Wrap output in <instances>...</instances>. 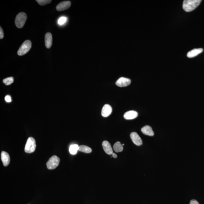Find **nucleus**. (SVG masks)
I'll list each match as a JSON object with an SVG mask.
<instances>
[{
    "instance_id": "obj_4",
    "label": "nucleus",
    "mask_w": 204,
    "mask_h": 204,
    "mask_svg": "<svg viewBox=\"0 0 204 204\" xmlns=\"http://www.w3.org/2000/svg\"><path fill=\"white\" fill-rule=\"evenodd\" d=\"M36 148L35 140L34 138L30 137L28 139L26 142L25 151L27 153H32L34 152Z\"/></svg>"
},
{
    "instance_id": "obj_19",
    "label": "nucleus",
    "mask_w": 204,
    "mask_h": 204,
    "mask_svg": "<svg viewBox=\"0 0 204 204\" xmlns=\"http://www.w3.org/2000/svg\"><path fill=\"white\" fill-rule=\"evenodd\" d=\"M14 82V78L13 77H8L4 79L3 80V82L6 85H10L12 84Z\"/></svg>"
},
{
    "instance_id": "obj_20",
    "label": "nucleus",
    "mask_w": 204,
    "mask_h": 204,
    "mask_svg": "<svg viewBox=\"0 0 204 204\" xmlns=\"http://www.w3.org/2000/svg\"><path fill=\"white\" fill-rule=\"evenodd\" d=\"M36 2L41 6H44L50 3L52 1L51 0H36Z\"/></svg>"
},
{
    "instance_id": "obj_25",
    "label": "nucleus",
    "mask_w": 204,
    "mask_h": 204,
    "mask_svg": "<svg viewBox=\"0 0 204 204\" xmlns=\"http://www.w3.org/2000/svg\"><path fill=\"white\" fill-rule=\"evenodd\" d=\"M112 157H113L114 158H116L117 157V155L116 154H115L114 153H112Z\"/></svg>"
},
{
    "instance_id": "obj_16",
    "label": "nucleus",
    "mask_w": 204,
    "mask_h": 204,
    "mask_svg": "<svg viewBox=\"0 0 204 204\" xmlns=\"http://www.w3.org/2000/svg\"><path fill=\"white\" fill-rule=\"evenodd\" d=\"M113 149L116 152H121L123 150V146L121 144V142L118 141L115 143L113 146Z\"/></svg>"
},
{
    "instance_id": "obj_21",
    "label": "nucleus",
    "mask_w": 204,
    "mask_h": 204,
    "mask_svg": "<svg viewBox=\"0 0 204 204\" xmlns=\"http://www.w3.org/2000/svg\"><path fill=\"white\" fill-rule=\"evenodd\" d=\"M67 18L65 17H61L59 19L58 23L59 24L62 25L66 22Z\"/></svg>"
},
{
    "instance_id": "obj_23",
    "label": "nucleus",
    "mask_w": 204,
    "mask_h": 204,
    "mask_svg": "<svg viewBox=\"0 0 204 204\" xmlns=\"http://www.w3.org/2000/svg\"><path fill=\"white\" fill-rule=\"evenodd\" d=\"M5 99V101L8 102V103H9V102L11 101V97L10 95H7L6 96Z\"/></svg>"
},
{
    "instance_id": "obj_8",
    "label": "nucleus",
    "mask_w": 204,
    "mask_h": 204,
    "mask_svg": "<svg viewBox=\"0 0 204 204\" xmlns=\"http://www.w3.org/2000/svg\"><path fill=\"white\" fill-rule=\"evenodd\" d=\"M130 137L131 140H132L133 142L135 144V145L140 146L142 145V140L141 139L140 137L138 134L137 133L135 132H133L131 133L130 135Z\"/></svg>"
},
{
    "instance_id": "obj_3",
    "label": "nucleus",
    "mask_w": 204,
    "mask_h": 204,
    "mask_svg": "<svg viewBox=\"0 0 204 204\" xmlns=\"http://www.w3.org/2000/svg\"><path fill=\"white\" fill-rule=\"evenodd\" d=\"M32 46V42L30 40H28L25 41L19 48L17 54L20 56L26 54L30 51Z\"/></svg>"
},
{
    "instance_id": "obj_10",
    "label": "nucleus",
    "mask_w": 204,
    "mask_h": 204,
    "mask_svg": "<svg viewBox=\"0 0 204 204\" xmlns=\"http://www.w3.org/2000/svg\"><path fill=\"white\" fill-rule=\"evenodd\" d=\"M1 160L3 164L5 166H7L10 163V157L8 153L5 151H2L1 154Z\"/></svg>"
},
{
    "instance_id": "obj_17",
    "label": "nucleus",
    "mask_w": 204,
    "mask_h": 204,
    "mask_svg": "<svg viewBox=\"0 0 204 204\" xmlns=\"http://www.w3.org/2000/svg\"><path fill=\"white\" fill-rule=\"evenodd\" d=\"M79 151L86 153H90L92 152L91 148L86 146L81 145L79 147Z\"/></svg>"
},
{
    "instance_id": "obj_12",
    "label": "nucleus",
    "mask_w": 204,
    "mask_h": 204,
    "mask_svg": "<svg viewBox=\"0 0 204 204\" xmlns=\"http://www.w3.org/2000/svg\"><path fill=\"white\" fill-rule=\"evenodd\" d=\"M138 116L137 112L134 110L129 111L126 112L124 115V117L127 120H130L135 118Z\"/></svg>"
},
{
    "instance_id": "obj_24",
    "label": "nucleus",
    "mask_w": 204,
    "mask_h": 204,
    "mask_svg": "<svg viewBox=\"0 0 204 204\" xmlns=\"http://www.w3.org/2000/svg\"><path fill=\"white\" fill-rule=\"evenodd\" d=\"M190 204H199V203L197 201L195 200H192L190 201Z\"/></svg>"
},
{
    "instance_id": "obj_15",
    "label": "nucleus",
    "mask_w": 204,
    "mask_h": 204,
    "mask_svg": "<svg viewBox=\"0 0 204 204\" xmlns=\"http://www.w3.org/2000/svg\"><path fill=\"white\" fill-rule=\"evenodd\" d=\"M141 132L144 134L148 136H153L154 135V132L151 126H146L143 127L141 129Z\"/></svg>"
},
{
    "instance_id": "obj_6",
    "label": "nucleus",
    "mask_w": 204,
    "mask_h": 204,
    "mask_svg": "<svg viewBox=\"0 0 204 204\" xmlns=\"http://www.w3.org/2000/svg\"><path fill=\"white\" fill-rule=\"evenodd\" d=\"M131 83V80L130 79L121 77L116 81V84L119 87H125L129 86Z\"/></svg>"
},
{
    "instance_id": "obj_1",
    "label": "nucleus",
    "mask_w": 204,
    "mask_h": 204,
    "mask_svg": "<svg viewBox=\"0 0 204 204\" xmlns=\"http://www.w3.org/2000/svg\"><path fill=\"white\" fill-rule=\"evenodd\" d=\"M201 2V0H185L183 2V10L186 12L193 11L199 6Z\"/></svg>"
},
{
    "instance_id": "obj_9",
    "label": "nucleus",
    "mask_w": 204,
    "mask_h": 204,
    "mask_svg": "<svg viewBox=\"0 0 204 204\" xmlns=\"http://www.w3.org/2000/svg\"><path fill=\"white\" fill-rule=\"evenodd\" d=\"M112 110V108L110 105L108 104L104 105L102 110V116L104 117H108L111 114Z\"/></svg>"
},
{
    "instance_id": "obj_14",
    "label": "nucleus",
    "mask_w": 204,
    "mask_h": 204,
    "mask_svg": "<svg viewBox=\"0 0 204 204\" xmlns=\"http://www.w3.org/2000/svg\"><path fill=\"white\" fill-rule=\"evenodd\" d=\"M203 49L202 48L196 49L192 50L187 53V56L188 58H192L197 56L198 55L202 53L203 52Z\"/></svg>"
},
{
    "instance_id": "obj_7",
    "label": "nucleus",
    "mask_w": 204,
    "mask_h": 204,
    "mask_svg": "<svg viewBox=\"0 0 204 204\" xmlns=\"http://www.w3.org/2000/svg\"><path fill=\"white\" fill-rule=\"evenodd\" d=\"M71 3L70 1H64L60 3L56 7L57 11H64L69 8L70 7Z\"/></svg>"
},
{
    "instance_id": "obj_26",
    "label": "nucleus",
    "mask_w": 204,
    "mask_h": 204,
    "mask_svg": "<svg viewBox=\"0 0 204 204\" xmlns=\"http://www.w3.org/2000/svg\"><path fill=\"white\" fill-rule=\"evenodd\" d=\"M122 146H124V144H123V145H122Z\"/></svg>"
},
{
    "instance_id": "obj_22",
    "label": "nucleus",
    "mask_w": 204,
    "mask_h": 204,
    "mask_svg": "<svg viewBox=\"0 0 204 204\" xmlns=\"http://www.w3.org/2000/svg\"><path fill=\"white\" fill-rule=\"evenodd\" d=\"M0 39H2L4 37V31L2 27H0Z\"/></svg>"
},
{
    "instance_id": "obj_5",
    "label": "nucleus",
    "mask_w": 204,
    "mask_h": 204,
    "mask_svg": "<svg viewBox=\"0 0 204 204\" xmlns=\"http://www.w3.org/2000/svg\"><path fill=\"white\" fill-rule=\"evenodd\" d=\"M60 159L56 155H54L49 159L46 163V166L50 170H54L59 165Z\"/></svg>"
},
{
    "instance_id": "obj_18",
    "label": "nucleus",
    "mask_w": 204,
    "mask_h": 204,
    "mask_svg": "<svg viewBox=\"0 0 204 204\" xmlns=\"http://www.w3.org/2000/svg\"><path fill=\"white\" fill-rule=\"evenodd\" d=\"M79 146L77 145H73L69 148V152L72 155H75L79 150Z\"/></svg>"
},
{
    "instance_id": "obj_11",
    "label": "nucleus",
    "mask_w": 204,
    "mask_h": 204,
    "mask_svg": "<svg viewBox=\"0 0 204 204\" xmlns=\"http://www.w3.org/2000/svg\"><path fill=\"white\" fill-rule=\"evenodd\" d=\"M102 146L105 152L108 155H112L113 153L112 147L108 141H103L102 143Z\"/></svg>"
},
{
    "instance_id": "obj_13",
    "label": "nucleus",
    "mask_w": 204,
    "mask_h": 204,
    "mask_svg": "<svg viewBox=\"0 0 204 204\" xmlns=\"http://www.w3.org/2000/svg\"><path fill=\"white\" fill-rule=\"evenodd\" d=\"M45 42L46 48L47 49L50 48L53 43V38L51 33H47L45 35Z\"/></svg>"
},
{
    "instance_id": "obj_2",
    "label": "nucleus",
    "mask_w": 204,
    "mask_h": 204,
    "mask_svg": "<svg viewBox=\"0 0 204 204\" xmlns=\"http://www.w3.org/2000/svg\"><path fill=\"white\" fill-rule=\"evenodd\" d=\"M27 19V15L26 13H19L16 16L15 23L16 26L19 28H21L24 27Z\"/></svg>"
}]
</instances>
